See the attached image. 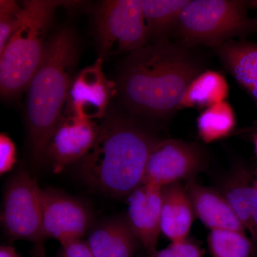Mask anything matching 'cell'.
Segmentation results:
<instances>
[{"label":"cell","instance_id":"1","mask_svg":"<svg viewBox=\"0 0 257 257\" xmlns=\"http://www.w3.org/2000/svg\"><path fill=\"white\" fill-rule=\"evenodd\" d=\"M204 69V62L191 48L170 40L148 43L123 61L116 93L134 116L168 119Z\"/></svg>","mask_w":257,"mask_h":257},{"label":"cell","instance_id":"2","mask_svg":"<svg viewBox=\"0 0 257 257\" xmlns=\"http://www.w3.org/2000/svg\"><path fill=\"white\" fill-rule=\"evenodd\" d=\"M135 116L106 115L95 143L79 161V172L89 185L116 197H128L143 184L147 160L161 139Z\"/></svg>","mask_w":257,"mask_h":257},{"label":"cell","instance_id":"3","mask_svg":"<svg viewBox=\"0 0 257 257\" xmlns=\"http://www.w3.org/2000/svg\"><path fill=\"white\" fill-rule=\"evenodd\" d=\"M78 55L74 32L69 29L60 30L46 44L41 64L29 84L27 116L37 162L45 157L47 144L62 117Z\"/></svg>","mask_w":257,"mask_h":257},{"label":"cell","instance_id":"4","mask_svg":"<svg viewBox=\"0 0 257 257\" xmlns=\"http://www.w3.org/2000/svg\"><path fill=\"white\" fill-rule=\"evenodd\" d=\"M78 2L30 0L23 3L21 24L0 53V91L11 98L28 88L45 54L47 29L56 10Z\"/></svg>","mask_w":257,"mask_h":257},{"label":"cell","instance_id":"5","mask_svg":"<svg viewBox=\"0 0 257 257\" xmlns=\"http://www.w3.org/2000/svg\"><path fill=\"white\" fill-rule=\"evenodd\" d=\"M248 8L249 2L241 0H189L174 33L177 43L216 49L234 37L257 32V19L248 17Z\"/></svg>","mask_w":257,"mask_h":257},{"label":"cell","instance_id":"6","mask_svg":"<svg viewBox=\"0 0 257 257\" xmlns=\"http://www.w3.org/2000/svg\"><path fill=\"white\" fill-rule=\"evenodd\" d=\"M101 56L131 53L148 44L143 0H107L96 15Z\"/></svg>","mask_w":257,"mask_h":257},{"label":"cell","instance_id":"7","mask_svg":"<svg viewBox=\"0 0 257 257\" xmlns=\"http://www.w3.org/2000/svg\"><path fill=\"white\" fill-rule=\"evenodd\" d=\"M42 189L36 179L20 170L10 179L5 193L1 221L13 239L42 243Z\"/></svg>","mask_w":257,"mask_h":257},{"label":"cell","instance_id":"8","mask_svg":"<svg viewBox=\"0 0 257 257\" xmlns=\"http://www.w3.org/2000/svg\"><path fill=\"white\" fill-rule=\"evenodd\" d=\"M207 162V152L197 144L161 140L147 160L143 184L163 187L184 179L192 180L204 170Z\"/></svg>","mask_w":257,"mask_h":257},{"label":"cell","instance_id":"9","mask_svg":"<svg viewBox=\"0 0 257 257\" xmlns=\"http://www.w3.org/2000/svg\"><path fill=\"white\" fill-rule=\"evenodd\" d=\"M42 230L45 238L64 244L82 239L92 226V211L85 204L53 189H42Z\"/></svg>","mask_w":257,"mask_h":257},{"label":"cell","instance_id":"10","mask_svg":"<svg viewBox=\"0 0 257 257\" xmlns=\"http://www.w3.org/2000/svg\"><path fill=\"white\" fill-rule=\"evenodd\" d=\"M99 126L93 120L64 114L51 135L45 151L56 173L79 162L95 143Z\"/></svg>","mask_w":257,"mask_h":257},{"label":"cell","instance_id":"11","mask_svg":"<svg viewBox=\"0 0 257 257\" xmlns=\"http://www.w3.org/2000/svg\"><path fill=\"white\" fill-rule=\"evenodd\" d=\"M116 93V86L106 78L102 60L99 59L74 77L66 103V114L91 120L104 117Z\"/></svg>","mask_w":257,"mask_h":257},{"label":"cell","instance_id":"12","mask_svg":"<svg viewBox=\"0 0 257 257\" xmlns=\"http://www.w3.org/2000/svg\"><path fill=\"white\" fill-rule=\"evenodd\" d=\"M162 190L160 186L143 184L127 197V210L125 216L148 254L157 251V244L162 232Z\"/></svg>","mask_w":257,"mask_h":257},{"label":"cell","instance_id":"13","mask_svg":"<svg viewBox=\"0 0 257 257\" xmlns=\"http://www.w3.org/2000/svg\"><path fill=\"white\" fill-rule=\"evenodd\" d=\"M185 187L195 216L210 231L231 230L244 233V226L219 190L201 185L192 179L187 182Z\"/></svg>","mask_w":257,"mask_h":257},{"label":"cell","instance_id":"14","mask_svg":"<svg viewBox=\"0 0 257 257\" xmlns=\"http://www.w3.org/2000/svg\"><path fill=\"white\" fill-rule=\"evenodd\" d=\"M86 241L94 257H133L140 243L125 216L93 226Z\"/></svg>","mask_w":257,"mask_h":257},{"label":"cell","instance_id":"15","mask_svg":"<svg viewBox=\"0 0 257 257\" xmlns=\"http://www.w3.org/2000/svg\"><path fill=\"white\" fill-rule=\"evenodd\" d=\"M194 216L188 192L181 182L162 187L161 231L172 242L188 239Z\"/></svg>","mask_w":257,"mask_h":257},{"label":"cell","instance_id":"16","mask_svg":"<svg viewBox=\"0 0 257 257\" xmlns=\"http://www.w3.org/2000/svg\"><path fill=\"white\" fill-rule=\"evenodd\" d=\"M214 50L224 68L257 103V43L231 40Z\"/></svg>","mask_w":257,"mask_h":257},{"label":"cell","instance_id":"17","mask_svg":"<svg viewBox=\"0 0 257 257\" xmlns=\"http://www.w3.org/2000/svg\"><path fill=\"white\" fill-rule=\"evenodd\" d=\"M189 0H143L148 43L169 41Z\"/></svg>","mask_w":257,"mask_h":257},{"label":"cell","instance_id":"18","mask_svg":"<svg viewBox=\"0 0 257 257\" xmlns=\"http://www.w3.org/2000/svg\"><path fill=\"white\" fill-rule=\"evenodd\" d=\"M229 85L224 76L214 71H204L190 83L181 107H209L225 101Z\"/></svg>","mask_w":257,"mask_h":257},{"label":"cell","instance_id":"19","mask_svg":"<svg viewBox=\"0 0 257 257\" xmlns=\"http://www.w3.org/2000/svg\"><path fill=\"white\" fill-rule=\"evenodd\" d=\"M245 175L240 169L233 170L221 182L219 191L226 198L245 229H249L252 187L246 182Z\"/></svg>","mask_w":257,"mask_h":257},{"label":"cell","instance_id":"20","mask_svg":"<svg viewBox=\"0 0 257 257\" xmlns=\"http://www.w3.org/2000/svg\"><path fill=\"white\" fill-rule=\"evenodd\" d=\"M236 119L232 108L226 101L207 108L199 115L197 128L199 136L207 143L229 135L234 130Z\"/></svg>","mask_w":257,"mask_h":257},{"label":"cell","instance_id":"21","mask_svg":"<svg viewBox=\"0 0 257 257\" xmlns=\"http://www.w3.org/2000/svg\"><path fill=\"white\" fill-rule=\"evenodd\" d=\"M207 241L212 257L251 256V242L244 233L231 230H211Z\"/></svg>","mask_w":257,"mask_h":257},{"label":"cell","instance_id":"22","mask_svg":"<svg viewBox=\"0 0 257 257\" xmlns=\"http://www.w3.org/2000/svg\"><path fill=\"white\" fill-rule=\"evenodd\" d=\"M23 14V4L12 0L0 1V53L18 30Z\"/></svg>","mask_w":257,"mask_h":257},{"label":"cell","instance_id":"23","mask_svg":"<svg viewBox=\"0 0 257 257\" xmlns=\"http://www.w3.org/2000/svg\"><path fill=\"white\" fill-rule=\"evenodd\" d=\"M204 251L197 243L189 239L172 242L160 251L149 253L147 257H203Z\"/></svg>","mask_w":257,"mask_h":257},{"label":"cell","instance_id":"24","mask_svg":"<svg viewBox=\"0 0 257 257\" xmlns=\"http://www.w3.org/2000/svg\"><path fill=\"white\" fill-rule=\"evenodd\" d=\"M17 162L16 147L6 134L0 135V174L2 175L13 168Z\"/></svg>","mask_w":257,"mask_h":257},{"label":"cell","instance_id":"25","mask_svg":"<svg viewBox=\"0 0 257 257\" xmlns=\"http://www.w3.org/2000/svg\"><path fill=\"white\" fill-rule=\"evenodd\" d=\"M57 257H94L87 241L74 240L62 244Z\"/></svg>","mask_w":257,"mask_h":257},{"label":"cell","instance_id":"26","mask_svg":"<svg viewBox=\"0 0 257 257\" xmlns=\"http://www.w3.org/2000/svg\"><path fill=\"white\" fill-rule=\"evenodd\" d=\"M248 230L257 243V190L254 187L251 190V224Z\"/></svg>","mask_w":257,"mask_h":257},{"label":"cell","instance_id":"27","mask_svg":"<svg viewBox=\"0 0 257 257\" xmlns=\"http://www.w3.org/2000/svg\"><path fill=\"white\" fill-rule=\"evenodd\" d=\"M0 257H21L17 253L15 248L12 246H1Z\"/></svg>","mask_w":257,"mask_h":257},{"label":"cell","instance_id":"28","mask_svg":"<svg viewBox=\"0 0 257 257\" xmlns=\"http://www.w3.org/2000/svg\"><path fill=\"white\" fill-rule=\"evenodd\" d=\"M33 257H47L46 252H45V247H44L43 243H39L35 246L34 249L33 253H32Z\"/></svg>","mask_w":257,"mask_h":257},{"label":"cell","instance_id":"29","mask_svg":"<svg viewBox=\"0 0 257 257\" xmlns=\"http://www.w3.org/2000/svg\"><path fill=\"white\" fill-rule=\"evenodd\" d=\"M256 155H257V138L256 139Z\"/></svg>","mask_w":257,"mask_h":257},{"label":"cell","instance_id":"30","mask_svg":"<svg viewBox=\"0 0 257 257\" xmlns=\"http://www.w3.org/2000/svg\"><path fill=\"white\" fill-rule=\"evenodd\" d=\"M254 187H255V189H256L257 190V182H256V185H255Z\"/></svg>","mask_w":257,"mask_h":257}]
</instances>
